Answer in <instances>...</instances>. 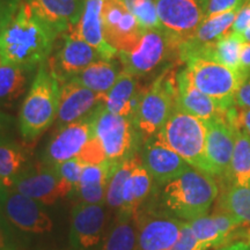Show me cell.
Here are the masks:
<instances>
[{
  "label": "cell",
  "instance_id": "1",
  "mask_svg": "<svg viewBox=\"0 0 250 250\" xmlns=\"http://www.w3.org/2000/svg\"><path fill=\"white\" fill-rule=\"evenodd\" d=\"M58 36L27 0H18L0 33V58L30 72L48 62Z\"/></svg>",
  "mask_w": 250,
  "mask_h": 250
},
{
  "label": "cell",
  "instance_id": "2",
  "mask_svg": "<svg viewBox=\"0 0 250 250\" xmlns=\"http://www.w3.org/2000/svg\"><path fill=\"white\" fill-rule=\"evenodd\" d=\"M160 206L165 213L183 221L208 214L218 197V184L212 175L193 168H187L169 182L161 184Z\"/></svg>",
  "mask_w": 250,
  "mask_h": 250
},
{
  "label": "cell",
  "instance_id": "3",
  "mask_svg": "<svg viewBox=\"0 0 250 250\" xmlns=\"http://www.w3.org/2000/svg\"><path fill=\"white\" fill-rule=\"evenodd\" d=\"M59 95L61 83L51 73L48 62H43L37 68L19 115V127L24 140L37 139L57 120Z\"/></svg>",
  "mask_w": 250,
  "mask_h": 250
},
{
  "label": "cell",
  "instance_id": "4",
  "mask_svg": "<svg viewBox=\"0 0 250 250\" xmlns=\"http://www.w3.org/2000/svg\"><path fill=\"white\" fill-rule=\"evenodd\" d=\"M158 134L188 165L212 175L211 166L206 158L204 121L175 105L169 118Z\"/></svg>",
  "mask_w": 250,
  "mask_h": 250
},
{
  "label": "cell",
  "instance_id": "5",
  "mask_svg": "<svg viewBox=\"0 0 250 250\" xmlns=\"http://www.w3.org/2000/svg\"><path fill=\"white\" fill-rule=\"evenodd\" d=\"M177 71L173 66L165 67L154 81L146 87L133 122L144 140L160 132L176 105Z\"/></svg>",
  "mask_w": 250,
  "mask_h": 250
},
{
  "label": "cell",
  "instance_id": "6",
  "mask_svg": "<svg viewBox=\"0 0 250 250\" xmlns=\"http://www.w3.org/2000/svg\"><path fill=\"white\" fill-rule=\"evenodd\" d=\"M184 64L190 80L201 92L226 111L234 107L236 90L247 76L245 71L232 70L208 57H192Z\"/></svg>",
  "mask_w": 250,
  "mask_h": 250
},
{
  "label": "cell",
  "instance_id": "7",
  "mask_svg": "<svg viewBox=\"0 0 250 250\" xmlns=\"http://www.w3.org/2000/svg\"><path fill=\"white\" fill-rule=\"evenodd\" d=\"M93 127L94 134L104 148L108 161L121 164L138 154L143 139L131 117L112 114L102 104L95 112Z\"/></svg>",
  "mask_w": 250,
  "mask_h": 250
},
{
  "label": "cell",
  "instance_id": "8",
  "mask_svg": "<svg viewBox=\"0 0 250 250\" xmlns=\"http://www.w3.org/2000/svg\"><path fill=\"white\" fill-rule=\"evenodd\" d=\"M122 70L136 78H142L177 59L179 44L162 29L144 30L142 39L130 52H118Z\"/></svg>",
  "mask_w": 250,
  "mask_h": 250
},
{
  "label": "cell",
  "instance_id": "9",
  "mask_svg": "<svg viewBox=\"0 0 250 250\" xmlns=\"http://www.w3.org/2000/svg\"><path fill=\"white\" fill-rule=\"evenodd\" d=\"M0 212L9 224L23 233L46 234L54 227L43 205L0 182Z\"/></svg>",
  "mask_w": 250,
  "mask_h": 250
},
{
  "label": "cell",
  "instance_id": "10",
  "mask_svg": "<svg viewBox=\"0 0 250 250\" xmlns=\"http://www.w3.org/2000/svg\"><path fill=\"white\" fill-rule=\"evenodd\" d=\"M101 15L103 37L112 49L130 52L136 48L144 30L122 0H104Z\"/></svg>",
  "mask_w": 250,
  "mask_h": 250
},
{
  "label": "cell",
  "instance_id": "11",
  "mask_svg": "<svg viewBox=\"0 0 250 250\" xmlns=\"http://www.w3.org/2000/svg\"><path fill=\"white\" fill-rule=\"evenodd\" d=\"M162 30L177 44L196 33L204 20L201 0H154Z\"/></svg>",
  "mask_w": 250,
  "mask_h": 250
},
{
  "label": "cell",
  "instance_id": "12",
  "mask_svg": "<svg viewBox=\"0 0 250 250\" xmlns=\"http://www.w3.org/2000/svg\"><path fill=\"white\" fill-rule=\"evenodd\" d=\"M62 44L46 62L50 71L61 86L73 79L94 62L104 59L101 52L70 33L62 34Z\"/></svg>",
  "mask_w": 250,
  "mask_h": 250
},
{
  "label": "cell",
  "instance_id": "13",
  "mask_svg": "<svg viewBox=\"0 0 250 250\" xmlns=\"http://www.w3.org/2000/svg\"><path fill=\"white\" fill-rule=\"evenodd\" d=\"M0 182L45 206L64 197L56 168L45 164L21 169L12 179Z\"/></svg>",
  "mask_w": 250,
  "mask_h": 250
},
{
  "label": "cell",
  "instance_id": "14",
  "mask_svg": "<svg viewBox=\"0 0 250 250\" xmlns=\"http://www.w3.org/2000/svg\"><path fill=\"white\" fill-rule=\"evenodd\" d=\"M184 223L165 212H138L134 250H169L179 239Z\"/></svg>",
  "mask_w": 250,
  "mask_h": 250
},
{
  "label": "cell",
  "instance_id": "15",
  "mask_svg": "<svg viewBox=\"0 0 250 250\" xmlns=\"http://www.w3.org/2000/svg\"><path fill=\"white\" fill-rule=\"evenodd\" d=\"M96 110L83 120L58 127L57 132L46 145L43 164L55 167L56 165L77 158L94 132L93 125Z\"/></svg>",
  "mask_w": 250,
  "mask_h": 250
},
{
  "label": "cell",
  "instance_id": "16",
  "mask_svg": "<svg viewBox=\"0 0 250 250\" xmlns=\"http://www.w3.org/2000/svg\"><path fill=\"white\" fill-rule=\"evenodd\" d=\"M104 225V204L78 203L71 213V246L74 250H89L96 247L102 239Z\"/></svg>",
  "mask_w": 250,
  "mask_h": 250
},
{
  "label": "cell",
  "instance_id": "17",
  "mask_svg": "<svg viewBox=\"0 0 250 250\" xmlns=\"http://www.w3.org/2000/svg\"><path fill=\"white\" fill-rule=\"evenodd\" d=\"M140 158L154 182L165 184L182 174L189 167L176 152L166 144L159 134L144 140Z\"/></svg>",
  "mask_w": 250,
  "mask_h": 250
},
{
  "label": "cell",
  "instance_id": "18",
  "mask_svg": "<svg viewBox=\"0 0 250 250\" xmlns=\"http://www.w3.org/2000/svg\"><path fill=\"white\" fill-rule=\"evenodd\" d=\"M206 158L213 176L228 177L235 144V129L226 116L205 122Z\"/></svg>",
  "mask_w": 250,
  "mask_h": 250
},
{
  "label": "cell",
  "instance_id": "19",
  "mask_svg": "<svg viewBox=\"0 0 250 250\" xmlns=\"http://www.w3.org/2000/svg\"><path fill=\"white\" fill-rule=\"evenodd\" d=\"M104 103V94L93 92L77 81L68 80L61 86L57 114L58 127L83 120Z\"/></svg>",
  "mask_w": 250,
  "mask_h": 250
},
{
  "label": "cell",
  "instance_id": "20",
  "mask_svg": "<svg viewBox=\"0 0 250 250\" xmlns=\"http://www.w3.org/2000/svg\"><path fill=\"white\" fill-rule=\"evenodd\" d=\"M237 11L205 18L196 33L179 45V62H186L190 58L203 56L219 40L232 33Z\"/></svg>",
  "mask_w": 250,
  "mask_h": 250
},
{
  "label": "cell",
  "instance_id": "21",
  "mask_svg": "<svg viewBox=\"0 0 250 250\" xmlns=\"http://www.w3.org/2000/svg\"><path fill=\"white\" fill-rule=\"evenodd\" d=\"M176 83V105L182 110L204 122L226 116L228 110L226 111L221 108L219 103L193 85L186 67L177 71Z\"/></svg>",
  "mask_w": 250,
  "mask_h": 250
},
{
  "label": "cell",
  "instance_id": "22",
  "mask_svg": "<svg viewBox=\"0 0 250 250\" xmlns=\"http://www.w3.org/2000/svg\"><path fill=\"white\" fill-rule=\"evenodd\" d=\"M39 17L58 35L73 30L78 26L86 0H27Z\"/></svg>",
  "mask_w": 250,
  "mask_h": 250
},
{
  "label": "cell",
  "instance_id": "23",
  "mask_svg": "<svg viewBox=\"0 0 250 250\" xmlns=\"http://www.w3.org/2000/svg\"><path fill=\"white\" fill-rule=\"evenodd\" d=\"M145 90L138 78L122 70L115 85L104 94V108L112 114L129 116L133 120Z\"/></svg>",
  "mask_w": 250,
  "mask_h": 250
},
{
  "label": "cell",
  "instance_id": "24",
  "mask_svg": "<svg viewBox=\"0 0 250 250\" xmlns=\"http://www.w3.org/2000/svg\"><path fill=\"white\" fill-rule=\"evenodd\" d=\"M104 0H86L78 26L73 30L67 31L78 39L85 41L99 52H101L104 59H114L118 55L115 49L105 42L102 31V6Z\"/></svg>",
  "mask_w": 250,
  "mask_h": 250
},
{
  "label": "cell",
  "instance_id": "25",
  "mask_svg": "<svg viewBox=\"0 0 250 250\" xmlns=\"http://www.w3.org/2000/svg\"><path fill=\"white\" fill-rule=\"evenodd\" d=\"M153 183H154V180L151 174L144 167L143 162H140L124 184L123 193H122V206L118 215L131 217L138 213L140 206L151 195Z\"/></svg>",
  "mask_w": 250,
  "mask_h": 250
},
{
  "label": "cell",
  "instance_id": "26",
  "mask_svg": "<svg viewBox=\"0 0 250 250\" xmlns=\"http://www.w3.org/2000/svg\"><path fill=\"white\" fill-rule=\"evenodd\" d=\"M122 67L114 59H100L83 68L73 78L80 85L99 94L108 93L116 83Z\"/></svg>",
  "mask_w": 250,
  "mask_h": 250
},
{
  "label": "cell",
  "instance_id": "27",
  "mask_svg": "<svg viewBox=\"0 0 250 250\" xmlns=\"http://www.w3.org/2000/svg\"><path fill=\"white\" fill-rule=\"evenodd\" d=\"M234 129L235 144L228 177L235 186L250 187V137L239 127Z\"/></svg>",
  "mask_w": 250,
  "mask_h": 250
},
{
  "label": "cell",
  "instance_id": "28",
  "mask_svg": "<svg viewBox=\"0 0 250 250\" xmlns=\"http://www.w3.org/2000/svg\"><path fill=\"white\" fill-rule=\"evenodd\" d=\"M26 68L2 62L0 66V105L11 107L22 95L27 85Z\"/></svg>",
  "mask_w": 250,
  "mask_h": 250
},
{
  "label": "cell",
  "instance_id": "29",
  "mask_svg": "<svg viewBox=\"0 0 250 250\" xmlns=\"http://www.w3.org/2000/svg\"><path fill=\"white\" fill-rule=\"evenodd\" d=\"M219 210L232 215L243 226H250V187H228L219 199Z\"/></svg>",
  "mask_w": 250,
  "mask_h": 250
},
{
  "label": "cell",
  "instance_id": "30",
  "mask_svg": "<svg viewBox=\"0 0 250 250\" xmlns=\"http://www.w3.org/2000/svg\"><path fill=\"white\" fill-rule=\"evenodd\" d=\"M245 43L243 37L240 34L229 33L228 35L219 40L215 44L208 49L203 56L199 57H208L223 64L225 66L235 71H243L240 64V56H241L242 46Z\"/></svg>",
  "mask_w": 250,
  "mask_h": 250
},
{
  "label": "cell",
  "instance_id": "31",
  "mask_svg": "<svg viewBox=\"0 0 250 250\" xmlns=\"http://www.w3.org/2000/svg\"><path fill=\"white\" fill-rule=\"evenodd\" d=\"M137 245V214L118 215V220L100 250H134Z\"/></svg>",
  "mask_w": 250,
  "mask_h": 250
},
{
  "label": "cell",
  "instance_id": "32",
  "mask_svg": "<svg viewBox=\"0 0 250 250\" xmlns=\"http://www.w3.org/2000/svg\"><path fill=\"white\" fill-rule=\"evenodd\" d=\"M140 162H142L140 154H136L117 166V168L111 175L110 180H109L107 187L105 204H108L109 208L120 210L122 206V193H123L124 184L129 179L130 174Z\"/></svg>",
  "mask_w": 250,
  "mask_h": 250
},
{
  "label": "cell",
  "instance_id": "33",
  "mask_svg": "<svg viewBox=\"0 0 250 250\" xmlns=\"http://www.w3.org/2000/svg\"><path fill=\"white\" fill-rule=\"evenodd\" d=\"M190 228H191L193 235L199 242V245L203 247V249L208 250L214 247H221L224 243H226V240L219 232L217 224L212 215H202L193 220L188 221Z\"/></svg>",
  "mask_w": 250,
  "mask_h": 250
},
{
  "label": "cell",
  "instance_id": "34",
  "mask_svg": "<svg viewBox=\"0 0 250 250\" xmlns=\"http://www.w3.org/2000/svg\"><path fill=\"white\" fill-rule=\"evenodd\" d=\"M22 148L8 139H0V181L12 179L22 169L24 164Z\"/></svg>",
  "mask_w": 250,
  "mask_h": 250
},
{
  "label": "cell",
  "instance_id": "35",
  "mask_svg": "<svg viewBox=\"0 0 250 250\" xmlns=\"http://www.w3.org/2000/svg\"><path fill=\"white\" fill-rule=\"evenodd\" d=\"M83 167H85V165L78 158H73L71 160L64 161L55 166L59 181H61L62 196L65 197L70 195L72 191H74L80 181Z\"/></svg>",
  "mask_w": 250,
  "mask_h": 250
},
{
  "label": "cell",
  "instance_id": "36",
  "mask_svg": "<svg viewBox=\"0 0 250 250\" xmlns=\"http://www.w3.org/2000/svg\"><path fill=\"white\" fill-rule=\"evenodd\" d=\"M129 9L143 30L162 29L154 0H138Z\"/></svg>",
  "mask_w": 250,
  "mask_h": 250
},
{
  "label": "cell",
  "instance_id": "37",
  "mask_svg": "<svg viewBox=\"0 0 250 250\" xmlns=\"http://www.w3.org/2000/svg\"><path fill=\"white\" fill-rule=\"evenodd\" d=\"M77 158L83 165H100L108 160L101 142L94 134V132Z\"/></svg>",
  "mask_w": 250,
  "mask_h": 250
},
{
  "label": "cell",
  "instance_id": "38",
  "mask_svg": "<svg viewBox=\"0 0 250 250\" xmlns=\"http://www.w3.org/2000/svg\"><path fill=\"white\" fill-rule=\"evenodd\" d=\"M108 183L90 184V186H78L74 189L79 203L86 204H105Z\"/></svg>",
  "mask_w": 250,
  "mask_h": 250
},
{
  "label": "cell",
  "instance_id": "39",
  "mask_svg": "<svg viewBox=\"0 0 250 250\" xmlns=\"http://www.w3.org/2000/svg\"><path fill=\"white\" fill-rule=\"evenodd\" d=\"M243 2L245 0H201L205 18L237 11Z\"/></svg>",
  "mask_w": 250,
  "mask_h": 250
},
{
  "label": "cell",
  "instance_id": "40",
  "mask_svg": "<svg viewBox=\"0 0 250 250\" xmlns=\"http://www.w3.org/2000/svg\"><path fill=\"white\" fill-rule=\"evenodd\" d=\"M169 250H204L203 247L199 245L197 239L193 235L191 228H190L188 221L183 224L181 228V233L177 241L174 243Z\"/></svg>",
  "mask_w": 250,
  "mask_h": 250
},
{
  "label": "cell",
  "instance_id": "41",
  "mask_svg": "<svg viewBox=\"0 0 250 250\" xmlns=\"http://www.w3.org/2000/svg\"><path fill=\"white\" fill-rule=\"evenodd\" d=\"M226 118L234 126L245 131L250 137V109L249 110H242V109L236 108L234 105L226 112Z\"/></svg>",
  "mask_w": 250,
  "mask_h": 250
},
{
  "label": "cell",
  "instance_id": "42",
  "mask_svg": "<svg viewBox=\"0 0 250 250\" xmlns=\"http://www.w3.org/2000/svg\"><path fill=\"white\" fill-rule=\"evenodd\" d=\"M234 105L242 110L250 109V74H247L245 79L242 80L241 85L237 88L235 99H234Z\"/></svg>",
  "mask_w": 250,
  "mask_h": 250
},
{
  "label": "cell",
  "instance_id": "43",
  "mask_svg": "<svg viewBox=\"0 0 250 250\" xmlns=\"http://www.w3.org/2000/svg\"><path fill=\"white\" fill-rule=\"evenodd\" d=\"M248 28H250V0H245V2L236 13L235 21L233 24V33L241 35Z\"/></svg>",
  "mask_w": 250,
  "mask_h": 250
},
{
  "label": "cell",
  "instance_id": "44",
  "mask_svg": "<svg viewBox=\"0 0 250 250\" xmlns=\"http://www.w3.org/2000/svg\"><path fill=\"white\" fill-rule=\"evenodd\" d=\"M18 0H0V33L17 5Z\"/></svg>",
  "mask_w": 250,
  "mask_h": 250
},
{
  "label": "cell",
  "instance_id": "45",
  "mask_svg": "<svg viewBox=\"0 0 250 250\" xmlns=\"http://www.w3.org/2000/svg\"><path fill=\"white\" fill-rule=\"evenodd\" d=\"M240 64L241 68L247 74H250V43L245 42L242 46L241 56H240Z\"/></svg>",
  "mask_w": 250,
  "mask_h": 250
},
{
  "label": "cell",
  "instance_id": "46",
  "mask_svg": "<svg viewBox=\"0 0 250 250\" xmlns=\"http://www.w3.org/2000/svg\"><path fill=\"white\" fill-rule=\"evenodd\" d=\"M12 123H13V118L0 110V139L4 138L5 133L7 132Z\"/></svg>",
  "mask_w": 250,
  "mask_h": 250
},
{
  "label": "cell",
  "instance_id": "47",
  "mask_svg": "<svg viewBox=\"0 0 250 250\" xmlns=\"http://www.w3.org/2000/svg\"><path fill=\"white\" fill-rule=\"evenodd\" d=\"M217 250H250L248 243L245 241H239L235 243H232V245H227L219 247Z\"/></svg>",
  "mask_w": 250,
  "mask_h": 250
},
{
  "label": "cell",
  "instance_id": "48",
  "mask_svg": "<svg viewBox=\"0 0 250 250\" xmlns=\"http://www.w3.org/2000/svg\"><path fill=\"white\" fill-rule=\"evenodd\" d=\"M0 250H6V235L1 225H0Z\"/></svg>",
  "mask_w": 250,
  "mask_h": 250
},
{
  "label": "cell",
  "instance_id": "49",
  "mask_svg": "<svg viewBox=\"0 0 250 250\" xmlns=\"http://www.w3.org/2000/svg\"><path fill=\"white\" fill-rule=\"evenodd\" d=\"M241 36L243 37V40H245V42H249L250 43V28L248 29H246L243 33L241 34Z\"/></svg>",
  "mask_w": 250,
  "mask_h": 250
},
{
  "label": "cell",
  "instance_id": "50",
  "mask_svg": "<svg viewBox=\"0 0 250 250\" xmlns=\"http://www.w3.org/2000/svg\"><path fill=\"white\" fill-rule=\"evenodd\" d=\"M246 242L248 243V246H249V248H250V232L248 233V235H247V241Z\"/></svg>",
  "mask_w": 250,
  "mask_h": 250
},
{
  "label": "cell",
  "instance_id": "51",
  "mask_svg": "<svg viewBox=\"0 0 250 250\" xmlns=\"http://www.w3.org/2000/svg\"><path fill=\"white\" fill-rule=\"evenodd\" d=\"M1 64H2V61H1V58H0V66H1Z\"/></svg>",
  "mask_w": 250,
  "mask_h": 250
},
{
  "label": "cell",
  "instance_id": "52",
  "mask_svg": "<svg viewBox=\"0 0 250 250\" xmlns=\"http://www.w3.org/2000/svg\"><path fill=\"white\" fill-rule=\"evenodd\" d=\"M6 250H14V249H6Z\"/></svg>",
  "mask_w": 250,
  "mask_h": 250
},
{
  "label": "cell",
  "instance_id": "53",
  "mask_svg": "<svg viewBox=\"0 0 250 250\" xmlns=\"http://www.w3.org/2000/svg\"><path fill=\"white\" fill-rule=\"evenodd\" d=\"M122 1H123V0H122Z\"/></svg>",
  "mask_w": 250,
  "mask_h": 250
}]
</instances>
